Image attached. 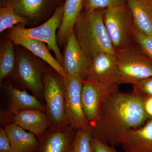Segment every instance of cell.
<instances>
[{
    "label": "cell",
    "mask_w": 152,
    "mask_h": 152,
    "mask_svg": "<svg viewBox=\"0 0 152 152\" xmlns=\"http://www.w3.org/2000/svg\"><path fill=\"white\" fill-rule=\"evenodd\" d=\"M142 98L117 89L108 96L98 118L90 124L93 137L113 146L119 145L125 133L150 119Z\"/></svg>",
    "instance_id": "cell-1"
},
{
    "label": "cell",
    "mask_w": 152,
    "mask_h": 152,
    "mask_svg": "<svg viewBox=\"0 0 152 152\" xmlns=\"http://www.w3.org/2000/svg\"><path fill=\"white\" fill-rule=\"evenodd\" d=\"M105 9L83 10L74 31L82 50L90 62L98 55L114 54L115 49L104 21Z\"/></svg>",
    "instance_id": "cell-2"
},
{
    "label": "cell",
    "mask_w": 152,
    "mask_h": 152,
    "mask_svg": "<svg viewBox=\"0 0 152 152\" xmlns=\"http://www.w3.org/2000/svg\"><path fill=\"white\" fill-rule=\"evenodd\" d=\"M17 46L15 64L10 77L16 85L15 87L29 90L43 102V76L50 66L47 67L45 62L38 60L26 49Z\"/></svg>",
    "instance_id": "cell-3"
},
{
    "label": "cell",
    "mask_w": 152,
    "mask_h": 152,
    "mask_svg": "<svg viewBox=\"0 0 152 152\" xmlns=\"http://www.w3.org/2000/svg\"><path fill=\"white\" fill-rule=\"evenodd\" d=\"M43 99L46 113L51 130H60L70 126L65 109L66 84L65 78L49 67L43 76Z\"/></svg>",
    "instance_id": "cell-4"
},
{
    "label": "cell",
    "mask_w": 152,
    "mask_h": 152,
    "mask_svg": "<svg viewBox=\"0 0 152 152\" xmlns=\"http://www.w3.org/2000/svg\"><path fill=\"white\" fill-rule=\"evenodd\" d=\"M121 84H134L152 76V61L133 42L115 51Z\"/></svg>",
    "instance_id": "cell-5"
},
{
    "label": "cell",
    "mask_w": 152,
    "mask_h": 152,
    "mask_svg": "<svg viewBox=\"0 0 152 152\" xmlns=\"http://www.w3.org/2000/svg\"><path fill=\"white\" fill-rule=\"evenodd\" d=\"M104 21L115 51L132 43L137 30L127 4L105 9Z\"/></svg>",
    "instance_id": "cell-6"
},
{
    "label": "cell",
    "mask_w": 152,
    "mask_h": 152,
    "mask_svg": "<svg viewBox=\"0 0 152 152\" xmlns=\"http://www.w3.org/2000/svg\"><path fill=\"white\" fill-rule=\"evenodd\" d=\"M64 4L61 5L54 13L46 21L35 28H27L24 25L19 24L10 30L24 37L43 42L54 53L56 58L64 67V56L58 45L57 41V29L58 30L62 21Z\"/></svg>",
    "instance_id": "cell-7"
},
{
    "label": "cell",
    "mask_w": 152,
    "mask_h": 152,
    "mask_svg": "<svg viewBox=\"0 0 152 152\" xmlns=\"http://www.w3.org/2000/svg\"><path fill=\"white\" fill-rule=\"evenodd\" d=\"M66 84L65 109L69 124L77 130L90 125L82 107L81 94L83 80L80 77L68 74Z\"/></svg>",
    "instance_id": "cell-8"
},
{
    "label": "cell",
    "mask_w": 152,
    "mask_h": 152,
    "mask_svg": "<svg viewBox=\"0 0 152 152\" xmlns=\"http://www.w3.org/2000/svg\"><path fill=\"white\" fill-rule=\"evenodd\" d=\"M66 0H0V7L9 5L30 23L37 24L48 20Z\"/></svg>",
    "instance_id": "cell-9"
},
{
    "label": "cell",
    "mask_w": 152,
    "mask_h": 152,
    "mask_svg": "<svg viewBox=\"0 0 152 152\" xmlns=\"http://www.w3.org/2000/svg\"><path fill=\"white\" fill-rule=\"evenodd\" d=\"M85 80L103 88L118 87L121 83L115 54L104 53L93 58L88 76Z\"/></svg>",
    "instance_id": "cell-10"
},
{
    "label": "cell",
    "mask_w": 152,
    "mask_h": 152,
    "mask_svg": "<svg viewBox=\"0 0 152 152\" xmlns=\"http://www.w3.org/2000/svg\"><path fill=\"white\" fill-rule=\"evenodd\" d=\"M2 85L5 108L16 114L23 110L36 109L46 112L45 104L34 95H31L26 90L15 87L10 80L4 81Z\"/></svg>",
    "instance_id": "cell-11"
},
{
    "label": "cell",
    "mask_w": 152,
    "mask_h": 152,
    "mask_svg": "<svg viewBox=\"0 0 152 152\" xmlns=\"http://www.w3.org/2000/svg\"><path fill=\"white\" fill-rule=\"evenodd\" d=\"M118 87L103 88L86 80H83L81 94L82 107L90 124L98 118L106 99Z\"/></svg>",
    "instance_id": "cell-12"
},
{
    "label": "cell",
    "mask_w": 152,
    "mask_h": 152,
    "mask_svg": "<svg viewBox=\"0 0 152 152\" xmlns=\"http://www.w3.org/2000/svg\"><path fill=\"white\" fill-rule=\"evenodd\" d=\"M90 65L91 62L82 50L73 31L67 42L64 69L67 73L79 76L83 80L88 76Z\"/></svg>",
    "instance_id": "cell-13"
},
{
    "label": "cell",
    "mask_w": 152,
    "mask_h": 152,
    "mask_svg": "<svg viewBox=\"0 0 152 152\" xmlns=\"http://www.w3.org/2000/svg\"><path fill=\"white\" fill-rule=\"evenodd\" d=\"M77 130L69 126L64 129H48L37 138V152H72Z\"/></svg>",
    "instance_id": "cell-14"
},
{
    "label": "cell",
    "mask_w": 152,
    "mask_h": 152,
    "mask_svg": "<svg viewBox=\"0 0 152 152\" xmlns=\"http://www.w3.org/2000/svg\"><path fill=\"white\" fill-rule=\"evenodd\" d=\"M7 38L12 41L15 45L23 47L46 63L63 77H66L68 75L66 72L56 58H54L50 53L44 42L24 37L10 30L8 33Z\"/></svg>",
    "instance_id": "cell-15"
},
{
    "label": "cell",
    "mask_w": 152,
    "mask_h": 152,
    "mask_svg": "<svg viewBox=\"0 0 152 152\" xmlns=\"http://www.w3.org/2000/svg\"><path fill=\"white\" fill-rule=\"evenodd\" d=\"M125 152H152V118L125 133L121 144Z\"/></svg>",
    "instance_id": "cell-16"
},
{
    "label": "cell",
    "mask_w": 152,
    "mask_h": 152,
    "mask_svg": "<svg viewBox=\"0 0 152 152\" xmlns=\"http://www.w3.org/2000/svg\"><path fill=\"white\" fill-rule=\"evenodd\" d=\"M14 123L39 137L49 129V122L46 112L39 109L23 110L15 115Z\"/></svg>",
    "instance_id": "cell-17"
},
{
    "label": "cell",
    "mask_w": 152,
    "mask_h": 152,
    "mask_svg": "<svg viewBox=\"0 0 152 152\" xmlns=\"http://www.w3.org/2000/svg\"><path fill=\"white\" fill-rule=\"evenodd\" d=\"M135 27L137 31L152 37V3L150 0H127Z\"/></svg>",
    "instance_id": "cell-18"
},
{
    "label": "cell",
    "mask_w": 152,
    "mask_h": 152,
    "mask_svg": "<svg viewBox=\"0 0 152 152\" xmlns=\"http://www.w3.org/2000/svg\"><path fill=\"white\" fill-rule=\"evenodd\" d=\"M84 0H66L62 21L57 34L58 44L63 45L74 31L77 20L83 9Z\"/></svg>",
    "instance_id": "cell-19"
},
{
    "label": "cell",
    "mask_w": 152,
    "mask_h": 152,
    "mask_svg": "<svg viewBox=\"0 0 152 152\" xmlns=\"http://www.w3.org/2000/svg\"><path fill=\"white\" fill-rule=\"evenodd\" d=\"M5 129L7 134L13 152H37L39 141L34 134L26 132L14 124L6 125Z\"/></svg>",
    "instance_id": "cell-20"
},
{
    "label": "cell",
    "mask_w": 152,
    "mask_h": 152,
    "mask_svg": "<svg viewBox=\"0 0 152 152\" xmlns=\"http://www.w3.org/2000/svg\"><path fill=\"white\" fill-rule=\"evenodd\" d=\"M14 43L7 38L0 48V83L10 77L15 64V49Z\"/></svg>",
    "instance_id": "cell-21"
},
{
    "label": "cell",
    "mask_w": 152,
    "mask_h": 152,
    "mask_svg": "<svg viewBox=\"0 0 152 152\" xmlns=\"http://www.w3.org/2000/svg\"><path fill=\"white\" fill-rule=\"evenodd\" d=\"M31 23L29 20L18 15L12 7L6 5L0 7V32L11 28L15 25Z\"/></svg>",
    "instance_id": "cell-22"
},
{
    "label": "cell",
    "mask_w": 152,
    "mask_h": 152,
    "mask_svg": "<svg viewBox=\"0 0 152 152\" xmlns=\"http://www.w3.org/2000/svg\"><path fill=\"white\" fill-rule=\"evenodd\" d=\"M91 126L77 130L72 152H95Z\"/></svg>",
    "instance_id": "cell-23"
},
{
    "label": "cell",
    "mask_w": 152,
    "mask_h": 152,
    "mask_svg": "<svg viewBox=\"0 0 152 152\" xmlns=\"http://www.w3.org/2000/svg\"><path fill=\"white\" fill-rule=\"evenodd\" d=\"M127 0H84L83 9L86 12L105 9L127 4Z\"/></svg>",
    "instance_id": "cell-24"
},
{
    "label": "cell",
    "mask_w": 152,
    "mask_h": 152,
    "mask_svg": "<svg viewBox=\"0 0 152 152\" xmlns=\"http://www.w3.org/2000/svg\"><path fill=\"white\" fill-rule=\"evenodd\" d=\"M133 93L142 98L152 97V76L133 85Z\"/></svg>",
    "instance_id": "cell-25"
},
{
    "label": "cell",
    "mask_w": 152,
    "mask_h": 152,
    "mask_svg": "<svg viewBox=\"0 0 152 152\" xmlns=\"http://www.w3.org/2000/svg\"><path fill=\"white\" fill-rule=\"evenodd\" d=\"M134 41L152 61V37L145 35L136 30Z\"/></svg>",
    "instance_id": "cell-26"
},
{
    "label": "cell",
    "mask_w": 152,
    "mask_h": 152,
    "mask_svg": "<svg viewBox=\"0 0 152 152\" xmlns=\"http://www.w3.org/2000/svg\"><path fill=\"white\" fill-rule=\"evenodd\" d=\"M92 144L95 152H118L115 146L110 145L97 138L93 137Z\"/></svg>",
    "instance_id": "cell-27"
},
{
    "label": "cell",
    "mask_w": 152,
    "mask_h": 152,
    "mask_svg": "<svg viewBox=\"0 0 152 152\" xmlns=\"http://www.w3.org/2000/svg\"><path fill=\"white\" fill-rule=\"evenodd\" d=\"M0 152H13L10 139L4 127L0 128Z\"/></svg>",
    "instance_id": "cell-28"
},
{
    "label": "cell",
    "mask_w": 152,
    "mask_h": 152,
    "mask_svg": "<svg viewBox=\"0 0 152 152\" xmlns=\"http://www.w3.org/2000/svg\"><path fill=\"white\" fill-rule=\"evenodd\" d=\"M0 115L1 127H4L6 125L14 123V118L15 114L2 107L1 108Z\"/></svg>",
    "instance_id": "cell-29"
},
{
    "label": "cell",
    "mask_w": 152,
    "mask_h": 152,
    "mask_svg": "<svg viewBox=\"0 0 152 152\" xmlns=\"http://www.w3.org/2000/svg\"><path fill=\"white\" fill-rule=\"evenodd\" d=\"M145 111L150 118H152V97L143 99Z\"/></svg>",
    "instance_id": "cell-30"
},
{
    "label": "cell",
    "mask_w": 152,
    "mask_h": 152,
    "mask_svg": "<svg viewBox=\"0 0 152 152\" xmlns=\"http://www.w3.org/2000/svg\"><path fill=\"white\" fill-rule=\"evenodd\" d=\"M150 1H151V2L152 3V0H150Z\"/></svg>",
    "instance_id": "cell-31"
}]
</instances>
